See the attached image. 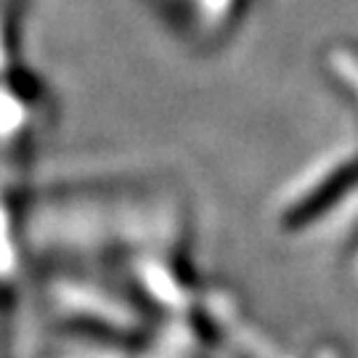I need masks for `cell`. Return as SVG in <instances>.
<instances>
[{"label": "cell", "instance_id": "2", "mask_svg": "<svg viewBox=\"0 0 358 358\" xmlns=\"http://www.w3.org/2000/svg\"><path fill=\"white\" fill-rule=\"evenodd\" d=\"M75 358H125V356H103V353H96V356H83V353H80V356H75Z\"/></svg>", "mask_w": 358, "mask_h": 358}, {"label": "cell", "instance_id": "1", "mask_svg": "<svg viewBox=\"0 0 358 358\" xmlns=\"http://www.w3.org/2000/svg\"><path fill=\"white\" fill-rule=\"evenodd\" d=\"M51 300L59 316L72 321L77 327H85V332H96L101 337L125 340L141 329V316L133 313L125 300H117L103 289L83 282H62L51 287Z\"/></svg>", "mask_w": 358, "mask_h": 358}, {"label": "cell", "instance_id": "3", "mask_svg": "<svg viewBox=\"0 0 358 358\" xmlns=\"http://www.w3.org/2000/svg\"><path fill=\"white\" fill-rule=\"evenodd\" d=\"M353 271H356V276H358V250H356V257H353Z\"/></svg>", "mask_w": 358, "mask_h": 358}]
</instances>
